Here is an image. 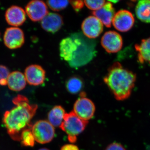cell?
Returning <instances> with one entry per match:
<instances>
[{
    "instance_id": "cell-1",
    "label": "cell",
    "mask_w": 150,
    "mask_h": 150,
    "mask_svg": "<svg viewBox=\"0 0 150 150\" xmlns=\"http://www.w3.org/2000/svg\"><path fill=\"white\" fill-rule=\"evenodd\" d=\"M13 103L15 106L6 111L3 122L11 139L20 141L23 131L32 127L30 121L36 113L38 106L36 104H30L27 98L21 95L15 97Z\"/></svg>"
},
{
    "instance_id": "cell-2",
    "label": "cell",
    "mask_w": 150,
    "mask_h": 150,
    "mask_svg": "<svg viewBox=\"0 0 150 150\" xmlns=\"http://www.w3.org/2000/svg\"><path fill=\"white\" fill-rule=\"evenodd\" d=\"M136 75L116 62L108 69L104 82L115 99L125 100L131 96L136 81Z\"/></svg>"
},
{
    "instance_id": "cell-3",
    "label": "cell",
    "mask_w": 150,
    "mask_h": 150,
    "mask_svg": "<svg viewBox=\"0 0 150 150\" xmlns=\"http://www.w3.org/2000/svg\"><path fill=\"white\" fill-rule=\"evenodd\" d=\"M71 37L76 43L77 49L72 60L69 63L70 66L77 68L88 64L96 54L95 43L80 33L73 34Z\"/></svg>"
},
{
    "instance_id": "cell-4",
    "label": "cell",
    "mask_w": 150,
    "mask_h": 150,
    "mask_svg": "<svg viewBox=\"0 0 150 150\" xmlns=\"http://www.w3.org/2000/svg\"><path fill=\"white\" fill-rule=\"evenodd\" d=\"M88 121L81 119L74 111L66 113L64 121L60 128L68 135V139L71 143L76 142L77 136L85 129Z\"/></svg>"
},
{
    "instance_id": "cell-5",
    "label": "cell",
    "mask_w": 150,
    "mask_h": 150,
    "mask_svg": "<svg viewBox=\"0 0 150 150\" xmlns=\"http://www.w3.org/2000/svg\"><path fill=\"white\" fill-rule=\"evenodd\" d=\"M32 131L35 141L40 144L51 142L55 136L54 127L45 120L38 121L32 126Z\"/></svg>"
},
{
    "instance_id": "cell-6",
    "label": "cell",
    "mask_w": 150,
    "mask_h": 150,
    "mask_svg": "<svg viewBox=\"0 0 150 150\" xmlns=\"http://www.w3.org/2000/svg\"><path fill=\"white\" fill-rule=\"evenodd\" d=\"M95 110V105L93 102L84 97H81L76 101L73 111L81 119L88 121L93 117Z\"/></svg>"
},
{
    "instance_id": "cell-7",
    "label": "cell",
    "mask_w": 150,
    "mask_h": 150,
    "mask_svg": "<svg viewBox=\"0 0 150 150\" xmlns=\"http://www.w3.org/2000/svg\"><path fill=\"white\" fill-rule=\"evenodd\" d=\"M135 18L129 11L121 10L115 13L112 24L114 28L121 32H127L134 26Z\"/></svg>"
},
{
    "instance_id": "cell-8",
    "label": "cell",
    "mask_w": 150,
    "mask_h": 150,
    "mask_svg": "<svg viewBox=\"0 0 150 150\" xmlns=\"http://www.w3.org/2000/svg\"><path fill=\"white\" fill-rule=\"evenodd\" d=\"M101 45L108 53H115L121 50L123 39L119 33L115 31L105 32L101 39Z\"/></svg>"
},
{
    "instance_id": "cell-9",
    "label": "cell",
    "mask_w": 150,
    "mask_h": 150,
    "mask_svg": "<svg viewBox=\"0 0 150 150\" xmlns=\"http://www.w3.org/2000/svg\"><path fill=\"white\" fill-rule=\"evenodd\" d=\"M4 43L11 49L20 48L24 43V34L19 28H8L6 30L4 37Z\"/></svg>"
},
{
    "instance_id": "cell-10",
    "label": "cell",
    "mask_w": 150,
    "mask_h": 150,
    "mask_svg": "<svg viewBox=\"0 0 150 150\" xmlns=\"http://www.w3.org/2000/svg\"><path fill=\"white\" fill-rule=\"evenodd\" d=\"M81 29L85 36L93 39L99 36L103 31V24L94 16H89L83 22Z\"/></svg>"
},
{
    "instance_id": "cell-11",
    "label": "cell",
    "mask_w": 150,
    "mask_h": 150,
    "mask_svg": "<svg viewBox=\"0 0 150 150\" xmlns=\"http://www.w3.org/2000/svg\"><path fill=\"white\" fill-rule=\"evenodd\" d=\"M25 13L32 21H42L48 13L46 4L42 1L34 0L29 2L25 7Z\"/></svg>"
},
{
    "instance_id": "cell-12",
    "label": "cell",
    "mask_w": 150,
    "mask_h": 150,
    "mask_svg": "<svg viewBox=\"0 0 150 150\" xmlns=\"http://www.w3.org/2000/svg\"><path fill=\"white\" fill-rule=\"evenodd\" d=\"M24 75L28 83L30 85L37 86L44 83L46 71L39 65H31L26 68Z\"/></svg>"
},
{
    "instance_id": "cell-13",
    "label": "cell",
    "mask_w": 150,
    "mask_h": 150,
    "mask_svg": "<svg viewBox=\"0 0 150 150\" xmlns=\"http://www.w3.org/2000/svg\"><path fill=\"white\" fill-rule=\"evenodd\" d=\"M5 18L8 24L16 27L22 25L25 21L26 13L20 7L12 6L6 11Z\"/></svg>"
},
{
    "instance_id": "cell-14",
    "label": "cell",
    "mask_w": 150,
    "mask_h": 150,
    "mask_svg": "<svg viewBox=\"0 0 150 150\" xmlns=\"http://www.w3.org/2000/svg\"><path fill=\"white\" fill-rule=\"evenodd\" d=\"M64 24L63 17L58 13H48L41 21V27L48 32L55 33L61 29Z\"/></svg>"
},
{
    "instance_id": "cell-15",
    "label": "cell",
    "mask_w": 150,
    "mask_h": 150,
    "mask_svg": "<svg viewBox=\"0 0 150 150\" xmlns=\"http://www.w3.org/2000/svg\"><path fill=\"white\" fill-rule=\"evenodd\" d=\"M92 13L93 16L98 18L106 27H111L115 11L110 1L105 2L101 8L93 12Z\"/></svg>"
},
{
    "instance_id": "cell-16",
    "label": "cell",
    "mask_w": 150,
    "mask_h": 150,
    "mask_svg": "<svg viewBox=\"0 0 150 150\" xmlns=\"http://www.w3.org/2000/svg\"><path fill=\"white\" fill-rule=\"evenodd\" d=\"M77 49L76 43L71 37L66 38L60 42L59 46L60 56L69 63L72 60Z\"/></svg>"
},
{
    "instance_id": "cell-17",
    "label": "cell",
    "mask_w": 150,
    "mask_h": 150,
    "mask_svg": "<svg viewBox=\"0 0 150 150\" xmlns=\"http://www.w3.org/2000/svg\"><path fill=\"white\" fill-rule=\"evenodd\" d=\"M9 88L15 91H20L25 88L26 80L24 74L18 71L11 73L7 80Z\"/></svg>"
},
{
    "instance_id": "cell-18",
    "label": "cell",
    "mask_w": 150,
    "mask_h": 150,
    "mask_svg": "<svg viewBox=\"0 0 150 150\" xmlns=\"http://www.w3.org/2000/svg\"><path fill=\"white\" fill-rule=\"evenodd\" d=\"M135 47L138 52V59L140 63L150 64V37L143 39Z\"/></svg>"
},
{
    "instance_id": "cell-19",
    "label": "cell",
    "mask_w": 150,
    "mask_h": 150,
    "mask_svg": "<svg viewBox=\"0 0 150 150\" xmlns=\"http://www.w3.org/2000/svg\"><path fill=\"white\" fill-rule=\"evenodd\" d=\"M66 114L64 109L61 105L54 106L48 115V121L54 127H60Z\"/></svg>"
},
{
    "instance_id": "cell-20",
    "label": "cell",
    "mask_w": 150,
    "mask_h": 150,
    "mask_svg": "<svg viewBox=\"0 0 150 150\" xmlns=\"http://www.w3.org/2000/svg\"><path fill=\"white\" fill-rule=\"evenodd\" d=\"M136 15L144 22L150 23V1L143 0L137 4L135 9Z\"/></svg>"
},
{
    "instance_id": "cell-21",
    "label": "cell",
    "mask_w": 150,
    "mask_h": 150,
    "mask_svg": "<svg viewBox=\"0 0 150 150\" xmlns=\"http://www.w3.org/2000/svg\"><path fill=\"white\" fill-rule=\"evenodd\" d=\"M83 82L80 78L76 76L72 77L67 81L66 88L70 93H79L83 87Z\"/></svg>"
},
{
    "instance_id": "cell-22",
    "label": "cell",
    "mask_w": 150,
    "mask_h": 150,
    "mask_svg": "<svg viewBox=\"0 0 150 150\" xmlns=\"http://www.w3.org/2000/svg\"><path fill=\"white\" fill-rule=\"evenodd\" d=\"M32 127L25 129L22 132L20 141L22 145L25 147H33L35 145V139L33 134Z\"/></svg>"
},
{
    "instance_id": "cell-23",
    "label": "cell",
    "mask_w": 150,
    "mask_h": 150,
    "mask_svg": "<svg viewBox=\"0 0 150 150\" xmlns=\"http://www.w3.org/2000/svg\"><path fill=\"white\" fill-rule=\"evenodd\" d=\"M68 1H48L47 4L50 9L55 11H59L64 9L69 5Z\"/></svg>"
},
{
    "instance_id": "cell-24",
    "label": "cell",
    "mask_w": 150,
    "mask_h": 150,
    "mask_svg": "<svg viewBox=\"0 0 150 150\" xmlns=\"http://www.w3.org/2000/svg\"><path fill=\"white\" fill-rule=\"evenodd\" d=\"M84 3L88 8L95 11L101 8L105 4V1L104 0H86L84 1Z\"/></svg>"
},
{
    "instance_id": "cell-25",
    "label": "cell",
    "mask_w": 150,
    "mask_h": 150,
    "mask_svg": "<svg viewBox=\"0 0 150 150\" xmlns=\"http://www.w3.org/2000/svg\"><path fill=\"white\" fill-rule=\"evenodd\" d=\"M10 73L6 67L0 65V85L6 86Z\"/></svg>"
},
{
    "instance_id": "cell-26",
    "label": "cell",
    "mask_w": 150,
    "mask_h": 150,
    "mask_svg": "<svg viewBox=\"0 0 150 150\" xmlns=\"http://www.w3.org/2000/svg\"><path fill=\"white\" fill-rule=\"evenodd\" d=\"M73 8L76 12L79 11L83 8L84 3L83 1H69Z\"/></svg>"
},
{
    "instance_id": "cell-27",
    "label": "cell",
    "mask_w": 150,
    "mask_h": 150,
    "mask_svg": "<svg viewBox=\"0 0 150 150\" xmlns=\"http://www.w3.org/2000/svg\"><path fill=\"white\" fill-rule=\"evenodd\" d=\"M105 150H126L121 144L113 143L108 145Z\"/></svg>"
},
{
    "instance_id": "cell-28",
    "label": "cell",
    "mask_w": 150,
    "mask_h": 150,
    "mask_svg": "<svg viewBox=\"0 0 150 150\" xmlns=\"http://www.w3.org/2000/svg\"><path fill=\"white\" fill-rule=\"evenodd\" d=\"M61 150H79L77 146L72 144H69L63 146Z\"/></svg>"
},
{
    "instance_id": "cell-29",
    "label": "cell",
    "mask_w": 150,
    "mask_h": 150,
    "mask_svg": "<svg viewBox=\"0 0 150 150\" xmlns=\"http://www.w3.org/2000/svg\"><path fill=\"white\" fill-rule=\"evenodd\" d=\"M38 150H50L48 149H46V148H42V149H40Z\"/></svg>"
},
{
    "instance_id": "cell-30",
    "label": "cell",
    "mask_w": 150,
    "mask_h": 150,
    "mask_svg": "<svg viewBox=\"0 0 150 150\" xmlns=\"http://www.w3.org/2000/svg\"><path fill=\"white\" fill-rule=\"evenodd\" d=\"M0 37H1V33H0Z\"/></svg>"
}]
</instances>
